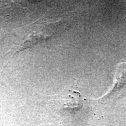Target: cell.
Returning <instances> with one entry per match:
<instances>
[{"instance_id": "1", "label": "cell", "mask_w": 126, "mask_h": 126, "mask_svg": "<svg viewBox=\"0 0 126 126\" xmlns=\"http://www.w3.org/2000/svg\"><path fill=\"white\" fill-rule=\"evenodd\" d=\"M67 27L63 22H42L26 25L16 30V43L13 47L14 54L43 41L54 38Z\"/></svg>"}]
</instances>
